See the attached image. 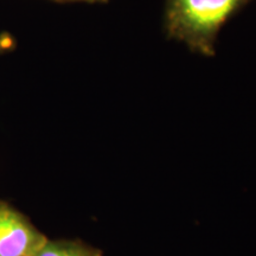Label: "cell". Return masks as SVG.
<instances>
[{
	"instance_id": "5b68a950",
	"label": "cell",
	"mask_w": 256,
	"mask_h": 256,
	"mask_svg": "<svg viewBox=\"0 0 256 256\" xmlns=\"http://www.w3.org/2000/svg\"><path fill=\"white\" fill-rule=\"evenodd\" d=\"M90 2H96V0H90Z\"/></svg>"
},
{
	"instance_id": "3957f363",
	"label": "cell",
	"mask_w": 256,
	"mask_h": 256,
	"mask_svg": "<svg viewBox=\"0 0 256 256\" xmlns=\"http://www.w3.org/2000/svg\"><path fill=\"white\" fill-rule=\"evenodd\" d=\"M34 256H102L98 249L81 241H48Z\"/></svg>"
},
{
	"instance_id": "277c9868",
	"label": "cell",
	"mask_w": 256,
	"mask_h": 256,
	"mask_svg": "<svg viewBox=\"0 0 256 256\" xmlns=\"http://www.w3.org/2000/svg\"><path fill=\"white\" fill-rule=\"evenodd\" d=\"M16 46L14 38L10 34H0V55L8 52Z\"/></svg>"
},
{
	"instance_id": "8992f818",
	"label": "cell",
	"mask_w": 256,
	"mask_h": 256,
	"mask_svg": "<svg viewBox=\"0 0 256 256\" xmlns=\"http://www.w3.org/2000/svg\"><path fill=\"white\" fill-rule=\"evenodd\" d=\"M87 2H90V0H87Z\"/></svg>"
},
{
	"instance_id": "6da1fadb",
	"label": "cell",
	"mask_w": 256,
	"mask_h": 256,
	"mask_svg": "<svg viewBox=\"0 0 256 256\" xmlns=\"http://www.w3.org/2000/svg\"><path fill=\"white\" fill-rule=\"evenodd\" d=\"M252 0H166L168 36L191 50L212 56L215 40L226 22Z\"/></svg>"
},
{
	"instance_id": "7a4b0ae2",
	"label": "cell",
	"mask_w": 256,
	"mask_h": 256,
	"mask_svg": "<svg viewBox=\"0 0 256 256\" xmlns=\"http://www.w3.org/2000/svg\"><path fill=\"white\" fill-rule=\"evenodd\" d=\"M46 241L26 216L0 200V256H34Z\"/></svg>"
}]
</instances>
